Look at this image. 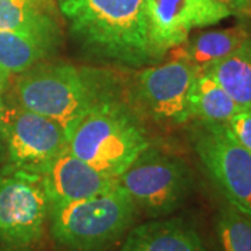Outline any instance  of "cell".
I'll return each instance as SVG.
<instances>
[{"mask_svg": "<svg viewBox=\"0 0 251 251\" xmlns=\"http://www.w3.org/2000/svg\"><path fill=\"white\" fill-rule=\"evenodd\" d=\"M197 70L181 59H172L140 72L130 88L134 110L158 125L188 122L187 97Z\"/></svg>", "mask_w": 251, "mask_h": 251, "instance_id": "cell-9", "label": "cell"}, {"mask_svg": "<svg viewBox=\"0 0 251 251\" xmlns=\"http://www.w3.org/2000/svg\"><path fill=\"white\" fill-rule=\"evenodd\" d=\"M3 100L0 98V161L4 159L6 156V152H4V140H3V128H1V113H3Z\"/></svg>", "mask_w": 251, "mask_h": 251, "instance_id": "cell-21", "label": "cell"}, {"mask_svg": "<svg viewBox=\"0 0 251 251\" xmlns=\"http://www.w3.org/2000/svg\"><path fill=\"white\" fill-rule=\"evenodd\" d=\"M116 251H208L198 232L180 218L153 219L127 232Z\"/></svg>", "mask_w": 251, "mask_h": 251, "instance_id": "cell-12", "label": "cell"}, {"mask_svg": "<svg viewBox=\"0 0 251 251\" xmlns=\"http://www.w3.org/2000/svg\"><path fill=\"white\" fill-rule=\"evenodd\" d=\"M225 4L232 13L237 14H251V0H216Z\"/></svg>", "mask_w": 251, "mask_h": 251, "instance_id": "cell-20", "label": "cell"}, {"mask_svg": "<svg viewBox=\"0 0 251 251\" xmlns=\"http://www.w3.org/2000/svg\"><path fill=\"white\" fill-rule=\"evenodd\" d=\"M1 128L7 165L39 176L69 144V137L59 123L17 102L3 106Z\"/></svg>", "mask_w": 251, "mask_h": 251, "instance_id": "cell-8", "label": "cell"}, {"mask_svg": "<svg viewBox=\"0 0 251 251\" xmlns=\"http://www.w3.org/2000/svg\"><path fill=\"white\" fill-rule=\"evenodd\" d=\"M216 0H147L148 35L155 62L188 39L197 28L215 25L232 16Z\"/></svg>", "mask_w": 251, "mask_h": 251, "instance_id": "cell-10", "label": "cell"}, {"mask_svg": "<svg viewBox=\"0 0 251 251\" xmlns=\"http://www.w3.org/2000/svg\"><path fill=\"white\" fill-rule=\"evenodd\" d=\"M112 73L67 62H41L16 77L14 95L20 106L49 117L67 137L99 103L120 98Z\"/></svg>", "mask_w": 251, "mask_h": 251, "instance_id": "cell-2", "label": "cell"}, {"mask_svg": "<svg viewBox=\"0 0 251 251\" xmlns=\"http://www.w3.org/2000/svg\"><path fill=\"white\" fill-rule=\"evenodd\" d=\"M216 239L221 251H251V218L227 204L216 216Z\"/></svg>", "mask_w": 251, "mask_h": 251, "instance_id": "cell-18", "label": "cell"}, {"mask_svg": "<svg viewBox=\"0 0 251 251\" xmlns=\"http://www.w3.org/2000/svg\"><path fill=\"white\" fill-rule=\"evenodd\" d=\"M73 39L91 56L122 67L155 62L147 0H57Z\"/></svg>", "mask_w": 251, "mask_h": 251, "instance_id": "cell-1", "label": "cell"}, {"mask_svg": "<svg viewBox=\"0 0 251 251\" xmlns=\"http://www.w3.org/2000/svg\"><path fill=\"white\" fill-rule=\"evenodd\" d=\"M190 140L208 176L227 204L251 218V152L226 123L194 120Z\"/></svg>", "mask_w": 251, "mask_h": 251, "instance_id": "cell-7", "label": "cell"}, {"mask_svg": "<svg viewBox=\"0 0 251 251\" xmlns=\"http://www.w3.org/2000/svg\"><path fill=\"white\" fill-rule=\"evenodd\" d=\"M57 0H0V29L62 35Z\"/></svg>", "mask_w": 251, "mask_h": 251, "instance_id": "cell-14", "label": "cell"}, {"mask_svg": "<svg viewBox=\"0 0 251 251\" xmlns=\"http://www.w3.org/2000/svg\"><path fill=\"white\" fill-rule=\"evenodd\" d=\"M49 219V200L39 175L0 169V251H34Z\"/></svg>", "mask_w": 251, "mask_h": 251, "instance_id": "cell-5", "label": "cell"}, {"mask_svg": "<svg viewBox=\"0 0 251 251\" xmlns=\"http://www.w3.org/2000/svg\"><path fill=\"white\" fill-rule=\"evenodd\" d=\"M204 72L240 108L251 109V36L232 53L208 66Z\"/></svg>", "mask_w": 251, "mask_h": 251, "instance_id": "cell-17", "label": "cell"}, {"mask_svg": "<svg viewBox=\"0 0 251 251\" xmlns=\"http://www.w3.org/2000/svg\"><path fill=\"white\" fill-rule=\"evenodd\" d=\"M138 211L151 218L173 214L187 200L193 176L184 161L148 147L119 176Z\"/></svg>", "mask_w": 251, "mask_h": 251, "instance_id": "cell-6", "label": "cell"}, {"mask_svg": "<svg viewBox=\"0 0 251 251\" xmlns=\"http://www.w3.org/2000/svg\"><path fill=\"white\" fill-rule=\"evenodd\" d=\"M138 209L120 184L98 196L49 204L48 226L67 251H103L134 225Z\"/></svg>", "mask_w": 251, "mask_h": 251, "instance_id": "cell-4", "label": "cell"}, {"mask_svg": "<svg viewBox=\"0 0 251 251\" xmlns=\"http://www.w3.org/2000/svg\"><path fill=\"white\" fill-rule=\"evenodd\" d=\"M49 204H64L106 193L119 179L102 173L66 147L41 175Z\"/></svg>", "mask_w": 251, "mask_h": 251, "instance_id": "cell-11", "label": "cell"}, {"mask_svg": "<svg viewBox=\"0 0 251 251\" xmlns=\"http://www.w3.org/2000/svg\"><path fill=\"white\" fill-rule=\"evenodd\" d=\"M250 36V31L243 25L212 29L188 36L186 42L172 49L171 52L173 59L186 60L200 73L216 60L232 53Z\"/></svg>", "mask_w": 251, "mask_h": 251, "instance_id": "cell-15", "label": "cell"}, {"mask_svg": "<svg viewBox=\"0 0 251 251\" xmlns=\"http://www.w3.org/2000/svg\"><path fill=\"white\" fill-rule=\"evenodd\" d=\"M226 125L234 138L251 152V109L242 108Z\"/></svg>", "mask_w": 251, "mask_h": 251, "instance_id": "cell-19", "label": "cell"}, {"mask_svg": "<svg viewBox=\"0 0 251 251\" xmlns=\"http://www.w3.org/2000/svg\"><path fill=\"white\" fill-rule=\"evenodd\" d=\"M240 109L208 73H197L188 91V122L227 123Z\"/></svg>", "mask_w": 251, "mask_h": 251, "instance_id": "cell-16", "label": "cell"}, {"mask_svg": "<svg viewBox=\"0 0 251 251\" xmlns=\"http://www.w3.org/2000/svg\"><path fill=\"white\" fill-rule=\"evenodd\" d=\"M62 44V35L28 34L0 29V92L13 75L27 72L52 57Z\"/></svg>", "mask_w": 251, "mask_h": 251, "instance_id": "cell-13", "label": "cell"}, {"mask_svg": "<svg viewBox=\"0 0 251 251\" xmlns=\"http://www.w3.org/2000/svg\"><path fill=\"white\" fill-rule=\"evenodd\" d=\"M67 147L95 169L119 179L150 141L134 109L113 98L99 103L81 120Z\"/></svg>", "mask_w": 251, "mask_h": 251, "instance_id": "cell-3", "label": "cell"}]
</instances>
